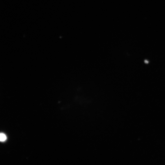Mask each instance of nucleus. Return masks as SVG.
I'll return each mask as SVG.
<instances>
[{
    "label": "nucleus",
    "mask_w": 165,
    "mask_h": 165,
    "mask_svg": "<svg viewBox=\"0 0 165 165\" xmlns=\"http://www.w3.org/2000/svg\"><path fill=\"white\" fill-rule=\"evenodd\" d=\"M7 139V137H6L5 134L3 133H1L0 135V140L1 141L3 142Z\"/></svg>",
    "instance_id": "1"
},
{
    "label": "nucleus",
    "mask_w": 165,
    "mask_h": 165,
    "mask_svg": "<svg viewBox=\"0 0 165 165\" xmlns=\"http://www.w3.org/2000/svg\"><path fill=\"white\" fill-rule=\"evenodd\" d=\"M145 63H148V61H145Z\"/></svg>",
    "instance_id": "2"
}]
</instances>
